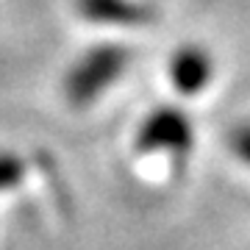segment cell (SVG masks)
Returning <instances> with one entry per match:
<instances>
[{"label": "cell", "instance_id": "obj_6", "mask_svg": "<svg viewBox=\"0 0 250 250\" xmlns=\"http://www.w3.org/2000/svg\"><path fill=\"white\" fill-rule=\"evenodd\" d=\"M228 145H231L233 156H236L242 164H248L250 167V123L236 125L231 134H228Z\"/></svg>", "mask_w": 250, "mask_h": 250}, {"label": "cell", "instance_id": "obj_2", "mask_svg": "<svg viewBox=\"0 0 250 250\" xmlns=\"http://www.w3.org/2000/svg\"><path fill=\"white\" fill-rule=\"evenodd\" d=\"M192 145H195L192 120L175 106L153 108L136 131V150L145 156L167 153L172 159H187Z\"/></svg>", "mask_w": 250, "mask_h": 250}, {"label": "cell", "instance_id": "obj_3", "mask_svg": "<svg viewBox=\"0 0 250 250\" xmlns=\"http://www.w3.org/2000/svg\"><path fill=\"white\" fill-rule=\"evenodd\" d=\"M214 78V59L200 45H184L170 62V81L175 92L195 98Z\"/></svg>", "mask_w": 250, "mask_h": 250}, {"label": "cell", "instance_id": "obj_4", "mask_svg": "<svg viewBox=\"0 0 250 250\" xmlns=\"http://www.w3.org/2000/svg\"><path fill=\"white\" fill-rule=\"evenodd\" d=\"M78 11L95 25L114 28H142L153 20L145 0H78Z\"/></svg>", "mask_w": 250, "mask_h": 250}, {"label": "cell", "instance_id": "obj_5", "mask_svg": "<svg viewBox=\"0 0 250 250\" xmlns=\"http://www.w3.org/2000/svg\"><path fill=\"white\" fill-rule=\"evenodd\" d=\"M25 175V161L14 153H0V192L14 189Z\"/></svg>", "mask_w": 250, "mask_h": 250}, {"label": "cell", "instance_id": "obj_1", "mask_svg": "<svg viewBox=\"0 0 250 250\" xmlns=\"http://www.w3.org/2000/svg\"><path fill=\"white\" fill-rule=\"evenodd\" d=\"M128 64H131L128 47L111 45V42L92 47L70 67L64 78V95L75 106H86L92 100H98L114 81L123 78Z\"/></svg>", "mask_w": 250, "mask_h": 250}]
</instances>
